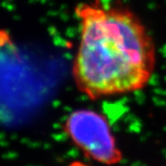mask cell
I'll list each match as a JSON object with an SVG mask.
<instances>
[{"label": "cell", "mask_w": 166, "mask_h": 166, "mask_svg": "<svg viewBox=\"0 0 166 166\" xmlns=\"http://www.w3.org/2000/svg\"><path fill=\"white\" fill-rule=\"evenodd\" d=\"M75 12L80 35L72 74L90 100L143 90L156 68V47L140 19L120 5L81 3Z\"/></svg>", "instance_id": "1"}, {"label": "cell", "mask_w": 166, "mask_h": 166, "mask_svg": "<svg viewBox=\"0 0 166 166\" xmlns=\"http://www.w3.org/2000/svg\"><path fill=\"white\" fill-rule=\"evenodd\" d=\"M65 130L74 144L98 163L114 165L123 158L110 124L99 112L92 109L74 111L66 118Z\"/></svg>", "instance_id": "2"}]
</instances>
